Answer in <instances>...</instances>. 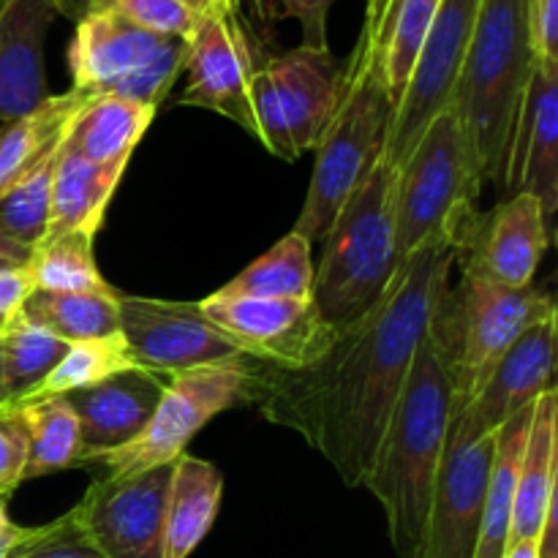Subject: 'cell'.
<instances>
[{"instance_id":"6da1fadb","label":"cell","mask_w":558,"mask_h":558,"mask_svg":"<svg viewBox=\"0 0 558 558\" xmlns=\"http://www.w3.org/2000/svg\"><path fill=\"white\" fill-rule=\"evenodd\" d=\"M461 240L434 238L401 262L385 298L352 325L330 332L300 365L248 357V401L270 423L303 436L357 488L374 466L387 420L414 352L428 330Z\"/></svg>"},{"instance_id":"7a4b0ae2","label":"cell","mask_w":558,"mask_h":558,"mask_svg":"<svg viewBox=\"0 0 558 558\" xmlns=\"http://www.w3.org/2000/svg\"><path fill=\"white\" fill-rule=\"evenodd\" d=\"M452 417L456 381L445 343L430 322L363 483L385 510L392 548L401 558L417 554Z\"/></svg>"},{"instance_id":"3957f363","label":"cell","mask_w":558,"mask_h":558,"mask_svg":"<svg viewBox=\"0 0 558 558\" xmlns=\"http://www.w3.org/2000/svg\"><path fill=\"white\" fill-rule=\"evenodd\" d=\"M314 270L311 314L316 325L336 332L363 319L396 278L401 259L396 248V172L376 163L352 191L330 223Z\"/></svg>"},{"instance_id":"277c9868","label":"cell","mask_w":558,"mask_h":558,"mask_svg":"<svg viewBox=\"0 0 558 558\" xmlns=\"http://www.w3.org/2000/svg\"><path fill=\"white\" fill-rule=\"evenodd\" d=\"M392 118L396 101L387 90L374 47L360 31L357 44L343 63L338 104L316 147L308 194L292 232L308 243L325 238L343 202L381 161Z\"/></svg>"},{"instance_id":"5b68a950","label":"cell","mask_w":558,"mask_h":558,"mask_svg":"<svg viewBox=\"0 0 558 558\" xmlns=\"http://www.w3.org/2000/svg\"><path fill=\"white\" fill-rule=\"evenodd\" d=\"M534 69L526 0H480L472 41L450 107L485 180H505L507 147Z\"/></svg>"},{"instance_id":"8992f818","label":"cell","mask_w":558,"mask_h":558,"mask_svg":"<svg viewBox=\"0 0 558 558\" xmlns=\"http://www.w3.org/2000/svg\"><path fill=\"white\" fill-rule=\"evenodd\" d=\"M458 265L461 281L445 289L430 319L450 357L456 414L483 390L499 360L523 332L548 316H558L554 298L543 289H512L477 267Z\"/></svg>"},{"instance_id":"52a82bcc","label":"cell","mask_w":558,"mask_h":558,"mask_svg":"<svg viewBox=\"0 0 558 558\" xmlns=\"http://www.w3.org/2000/svg\"><path fill=\"white\" fill-rule=\"evenodd\" d=\"M483 185L477 158L456 109L436 114L396 172V248L412 256L434 238L461 240L472 229Z\"/></svg>"},{"instance_id":"ba28073f","label":"cell","mask_w":558,"mask_h":558,"mask_svg":"<svg viewBox=\"0 0 558 558\" xmlns=\"http://www.w3.org/2000/svg\"><path fill=\"white\" fill-rule=\"evenodd\" d=\"M341 74L343 65L330 49L305 44L256 65L251 76L254 140L283 161L316 150L338 104Z\"/></svg>"},{"instance_id":"9c48e42d","label":"cell","mask_w":558,"mask_h":558,"mask_svg":"<svg viewBox=\"0 0 558 558\" xmlns=\"http://www.w3.org/2000/svg\"><path fill=\"white\" fill-rule=\"evenodd\" d=\"M234 403H248V357L169 376L147 428L131 445L98 458L96 463L107 466L114 477L174 463L189 441Z\"/></svg>"},{"instance_id":"30bf717a","label":"cell","mask_w":558,"mask_h":558,"mask_svg":"<svg viewBox=\"0 0 558 558\" xmlns=\"http://www.w3.org/2000/svg\"><path fill=\"white\" fill-rule=\"evenodd\" d=\"M118 327L136 368L156 376H174L205 365L234 363L243 349L210 325L199 303L153 300L114 292Z\"/></svg>"},{"instance_id":"8fae6325","label":"cell","mask_w":558,"mask_h":558,"mask_svg":"<svg viewBox=\"0 0 558 558\" xmlns=\"http://www.w3.org/2000/svg\"><path fill=\"white\" fill-rule=\"evenodd\" d=\"M477 11L480 0H441L436 9L381 153V163L392 172H398L430 120L450 109Z\"/></svg>"},{"instance_id":"7c38bea8","label":"cell","mask_w":558,"mask_h":558,"mask_svg":"<svg viewBox=\"0 0 558 558\" xmlns=\"http://www.w3.org/2000/svg\"><path fill=\"white\" fill-rule=\"evenodd\" d=\"M256 65L240 0L207 9L185 38L183 69H189V85L180 104L223 114L254 136L251 76Z\"/></svg>"},{"instance_id":"4fadbf2b","label":"cell","mask_w":558,"mask_h":558,"mask_svg":"<svg viewBox=\"0 0 558 558\" xmlns=\"http://www.w3.org/2000/svg\"><path fill=\"white\" fill-rule=\"evenodd\" d=\"M172 463L96 480L71 507L82 532L107 558H163V518H167Z\"/></svg>"},{"instance_id":"5bb4252c","label":"cell","mask_w":558,"mask_h":558,"mask_svg":"<svg viewBox=\"0 0 558 558\" xmlns=\"http://www.w3.org/2000/svg\"><path fill=\"white\" fill-rule=\"evenodd\" d=\"M494 456L496 434L447 447L414 558H474Z\"/></svg>"},{"instance_id":"9a60e30c","label":"cell","mask_w":558,"mask_h":558,"mask_svg":"<svg viewBox=\"0 0 558 558\" xmlns=\"http://www.w3.org/2000/svg\"><path fill=\"white\" fill-rule=\"evenodd\" d=\"M183 38L158 36L98 3L76 14L69 44L71 90L82 96H112L125 82Z\"/></svg>"},{"instance_id":"2e32d148","label":"cell","mask_w":558,"mask_h":558,"mask_svg":"<svg viewBox=\"0 0 558 558\" xmlns=\"http://www.w3.org/2000/svg\"><path fill=\"white\" fill-rule=\"evenodd\" d=\"M556 319L558 316H548L512 343L483 390L456 414L447 447L494 436L512 414L532 407L545 390H550L556 365Z\"/></svg>"},{"instance_id":"e0dca14e","label":"cell","mask_w":558,"mask_h":558,"mask_svg":"<svg viewBox=\"0 0 558 558\" xmlns=\"http://www.w3.org/2000/svg\"><path fill=\"white\" fill-rule=\"evenodd\" d=\"M202 314L232 338L245 357L278 365H300L325 347L330 332L316 325L311 303L270 298L199 300Z\"/></svg>"},{"instance_id":"ac0fdd59","label":"cell","mask_w":558,"mask_h":558,"mask_svg":"<svg viewBox=\"0 0 558 558\" xmlns=\"http://www.w3.org/2000/svg\"><path fill=\"white\" fill-rule=\"evenodd\" d=\"M548 227L543 205L532 194H512L488 216L474 218L456 262L477 267L505 287L526 289L550 243Z\"/></svg>"},{"instance_id":"d6986e66","label":"cell","mask_w":558,"mask_h":558,"mask_svg":"<svg viewBox=\"0 0 558 558\" xmlns=\"http://www.w3.org/2000/svg\"><path fill=\"white\" fill-rule=\"evenodd\" d=\"M510 194H532L545 218L558 207V65L534 63L507 147Z\"/></svg>"},{"instance_id":"ffe728a7","label":"cell","mask_w":558,"mask_h":558,"mask_svg":"<svg viewBox=\"0 0 558 558\" xmlns=\"http://www.w3.org/2000/svg\"><path fill=\"white\" fill-rule=\"evenodd\" d=\"M85 0H0V120L22 118L47 98L44 41L54 16H74Z\"/></svg>"},{"instance_id":"44dd1931","label":"cell","mask_w":558,"mask_h":558,"mask_svg":"<svg viewBox=\"0 0 558 558\" xmlns=\"http://www.w3.org/2000/svg\"><path fill=\"white\" fill-rule=\"evenodd\" d=\"M167 381L145 368H129L85 390L65 392L71 412L76 414L82 436V463L131 445L150 423Z\"/></svg>"},{"instance_id":"7402d4cb","label":"cell","mask_w":558,"mask_h":558,"mask_svg":"<svg viewBox=\"0 0 558 558\" xmlns=\"http://www.w3.org/2000/svg\"><path fill=\"white\" fill-rule=\"evenodd\" d=\"M558 452V392L550 387L534 401L521 466H518L515 505H512V543H537L556 494Z\"/></svg>"},{"instance_id":"603a6c76","label":"cell","mask_w":558,"mask_h":558,"mask_svg":"<svg viewBox=\"0 0 558 558\" xmlns=\"http://www.w3.org/2000/svg\"><path fill=\"white\" fill-rule=\"evenodd\" d=\"M125 167L129 163L85 161L65 150L63 145L52 174L49 223L44 238H58L65 232L96 234L104 223V213L123 180Z\"/></svg>"},{"instance_id":"cb8c5ba5","label":"cell","mask_w":558,"mask_h":558,"mask_svg":"<svg viewBox=\"0 0 558 558\" xmlns=\"http://www.w3.org/2000/svg\"><path fill=\"white\" fill-rule=\"evenodd\" d=\"M223 474L202 458L183 456L172 463L167 518H163V558H189L213 529L221 507Z\"/></svg>"},{"instance_id":"d4e9b609","label":"cell","mask_w":558,"mask_h":558,"mask_svg":"<svg viewBox=\"0 0 558 558\" xmlns=\"http://www.w3.org/2000/svg\"><path fill=\"white\" fill-rule=\"evenodd\" d=\"M439 3L441 0H368L363 33L374 47L396 109Z\"/></svg>"},{"instance_id":"484cf974","label":"cell","mask_w":558,"mask_h":558,"mask_svg":"<svg viewBox=\"0 0 558 558\" xmlns=\"http://www.w3.org/2000/svg\"><path fill=\"white\" fill-rule=\"evenodd\" d=\"M158 109L118 96H93L65 131V150L93 163H129Z\"/></svg>"},{"instance_id":"4316f807","label":"cell","mask_w":558,"mask_h":558,"mask_svg":"<svg viewBox=\"0 0 558 558\" xmlns=\"http://www.w3.org/2000/svg\"><path fill=\"white\" fill-rule=\"evenodd\" d=\"M532 412L534 403L532 407H523L518 414H512L496 430V456L494 466H490L488 488H485L483 521H480V537L474 558H505L507 554L512 526V505H515L518 466H521Z\"/></svg>"},{"instance_id":"83f0119b","label":"cell","mask_w":558,"mask_h":558,"mask_svg":"<svg viewBox=\"0 0 558 558\" xmlns=\"http://www.w3.org/2000/svg\"><path fill=\"white\" fill-rule=\"evenodd\" d=\"M93 96L69 90L60 96H47L36 109L5 123L0 131V196L14 185L16 178L27 172L44 153L58 145L69 131L74 114Z\"/></svg>"},{"instance_id":"f1b7e54d","label":"cell","mask_w":558,"mask_h":558,"mask_svg":"<svg viewBox=\"0 0 558 558\" xmlns=\"http://www.w3.org/2000/svg\"><path fill=\"white\" fill-rule=\"evenodd\" d=\"M311 292H314L311 243L298 232H289L216 294L218 298H270L311 303Z\"/></svg>"},{"instance_id":"f546056e","label":"cell","mask_w":558,"mask_h":558,"mask_svg":"<svg viewBox=\"0 0 558 558\" xmlns=\"http://www.w3.org/2000/svg\"><path fill=\"white\" fill-rule=\"evenodd\" d=\"M14 407L27 428L25 480L80 466V423L63 396H33Z\"/></svg>"},{"instance_id":"4dcf8cb0","label":"cell","mask_w":558,"mask_h":558,"mask_svg":"<svg viewBox=\"0 0 558 558\" xmlns=\"http://www.w3.org/2000/svg\"><path fill=\"white\" fill-rule=\"evenodd\" d=\"M114 292L118 289H112L109 294H74L33 289L20 314L31 325L41 327L49 336L60 338L65 343L93 341V338H107L120 332Z\"/></svg>"},{"instance_id":"1f68e13d","label":"cell","mask_w":558,"mask_h":558,"mask_svg":"<svg viewBox=\"0 0 558 558\" xmlns=\"http://www.w3.org/2000/svg\"><path fill=\"white\" fill-rule=\"evenodd\" d=\"M96 234L65 232L58 238H44L31 251L25 270L31 281L44 292H74V294H109L112 287L104 281L93 254Z\"/></svg>"},{"instance_id":"d6a6232c","label":"cell","mask_w":558,"mask_h":558,"mask_svg":"<svg viewBox=\"0 0 558 558\" xmlns=\"http://www.w3.org/2000/svg\"><path fill=\"white\" fill-rule=\"evenodd\" d=\"M65 349H69V343L49 336L41 327L31 325L22 314H16L5 325V330L0 332V368H3L11 407L38 390V385L63 360Z\"/></svg>"},{"instance_id":"836d02e7","label":"cell","mask_w":558,"mask_h":558,"mask_svg":"<svg viewBox=\"0 0 558 558\" xmlns=\"http://www.w3.org/2000/svg\"><path fill=\"white\" fill-rule=\"evenodd\" d=\"M65 140V136H63ZM63 140L49 147L22 178L14 180L0 196V229L25 248H36L47 234L49 196H52V174L58 167Z\"/></svg>"},{"instance_id":"e575fe53","label":"cell","mask_w":558,"mask_h":558,"mask_svg":"<svg viewBox=\"0 0 558 558\" xmlns=\"http://www.w3.org/2000/svg\"><path fill=\"white\" fill-rule=\"evenodd\" d=\"M129 368H136V365L120 332L93 338V341H76L69 343L63 360L54 365L52 374L38 385L33 396H65V392L85 390Z\"/></svg>"},{"instance_id":"d590c367","label":"cell","mask_w":558,"mask_h":558,"mask_svg":"<svg viewBox=\"0 0 558 558\" xmlns=\"http://www.w3.org/2000/svg\"><path fill=\"white\" fill-rule=\"evenodd\" d=\"M9 558H107L90 543L76 521L74 510L44 526L22 529V537L11 548Z\"/></svg>"},{"instance_id":"8d00e7d4","label":"cell","mask_w":558,"mask_h":558,"mask_svg":"<svg viewBox=\"0 0 558 558\" xmlns=\"http://www.w3.org/2000/svg\"><path fill=\"white\" fill-rule=\"evenodd\" d=\"M85 3L107 5L114 14L125 16L145 31L158 33V36L183 38V41L191 36L196 20H199V14L183 0H85Z\"/></svg>"},{"instance_id":"74e56055","label":"cell","mask_w":558,"mask_h":558,"mask_svg":"<svg viewBox=\"0 0 558 558\" xmlns=\"http://www.w3.org/2000/svg\"><path fill=\"white\" fill-rule=\"evenodd\" d=\"M27 428L20 409H0V496L9 499L25 483Z\"/></svg>"},{"instance_id":"f35d334b","label":"cell","mask_w":558,"mask_h":558,"mask_svg":"<svg viewBox=\"0 0 558 558\" xmlns=\"http://www.w3.org/2000/svg\"><path fill=\"white\" fill-rule=\"evenodd\" d=\"M336 0H256L267 22L298 20L303 27V44L316 49L327 47V14Z\"/></svg>"},{"instance_id":"ab89813d","label":"cell","mask_w":558,"mask_h":558,"mask_svg":"<svg viewBox=\"0 0 558 558\" xmlns=\"http://www.w3.org/2000/svg\"><path fill=\"white\" fill-rule=\"evenodd\" d=\"M534 63L558 65V0H526Z\"/></svg>"},{"instance_id":"60d3db41","label":"cell","mask_w":558,"mask_h":558,"mask_svg":"<svg viewBox=\"0 0 558 558\" xmlns=\"http://www.w3.org/2000/svg\"><path fill=\"white\" fill-rule=\"evenodd\" d=\"M31 272L25 270V265H0V322H11L25 305L27 294L33 292Z\"/></svg>"},{"instance_id":"b9f144b4","label":"cell","mask_w":558,"mask_h":558,"mask_svg":"<svg viewBox=\"0 0 558 558\" xmlns=\"http://www.w3.org/2000/svg\"><path fill=\"white\" fill-rule=\"evenodd\" d=\"M537 558H558V499L545 515V526L537 537Z\"/></svg>"},{"instance_id":"7bdbcfd3","label":"cell","mask_w":558,"mask_h":558,"mask_svg":"<svg viewBox=\"0 0 558 558\" xmlns=\"http://www.w3.org/2000/svg\"><path fill=\"white\" fill-rule=\"evenodd\" d=\"M5 501L9 499H3V496H0V558H9L11 548H14L16 539L22 537V529H25V526H16V523L11 521Z\"/></svg>"},{"instance_id":"ee69618b","label":"cell","mask_w":558,"mask_h":558,"mask_svg":"<svg viewBox=\"0 0 558 558\" xmlns=\"http://www.w3.org/2000/svg\"><path fill=\"white\" fill-rule=\"evenodd\" d=\"M31 259V248H25V245H20L16 240H11L9 234L0 229V265H25V262Z\"/></svg>"},{"instance_id":"f6af8a7d","label":"cell","mask_w":558,"mask_h":558,"mask_svg":"<svg viewBox=\"0 0 558 558\" xmlns=\"http://www.w3.org/2000/svg\"><path fill=\"white\" fill-rule=\"evenodd\" d=\"M505 558H537V543H512V545H507Z\"/></svg>"},{"instance_id":"bcb514c9","label":"cell","mask_w":558,"mask_h":558,"mask_svg":"<svg viewBox=\"0 0 558 558\" xmlns=\"http://www.w3.org/2000/svg\"><path fill=\"white\" fill-rule=\"evenodd\" d=\"M183 3H189L196 14H205L207 9H216V5L229 3V0H183Z\"/></svg>"},{"instance_id":"7dc6e473","label":"cell","mask_w":558,"mask_h":558,"mask_svg":"<svg viewBox=\"0 0 558 558\" xmlns=\"http://www.w3.org/2000/svg\"><path fill=\"white\" fill-rule=\"evenodd\" d=\"M11 407V396L9 390H5V379H3V368H0V409Z\"/></svg>"},{"instance_id":"c3c4849f","label":"cell","mask_w":558,"mask_h":558,"mask_svg":"<svg viewBox=\"0 0 558 558\" xmlns=\"http://www.w3.org/2000/svg\"><path fill=\"white\" fill-rule=\"evenodd\" d=\"M5 325H9V322H5ZM5 325H3V322H0V332H3V330H5Z\"/></svg>"}]
</instances>
